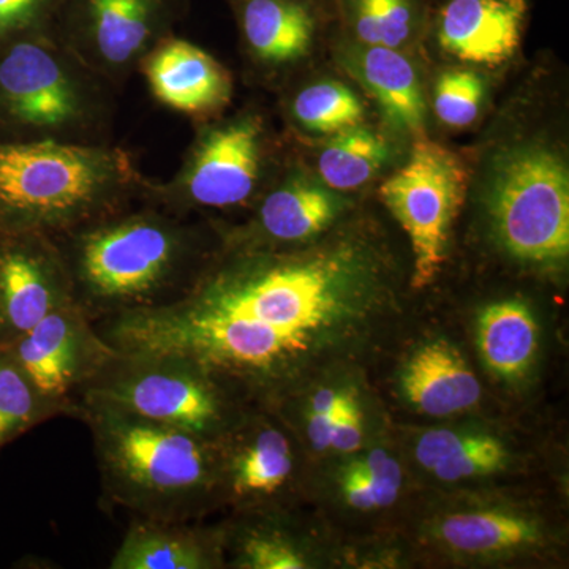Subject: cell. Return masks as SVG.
Returning <instances> with one entry per match:
<instances>
[{
  "label": "cell",
  "instance_id": "6da1fadb",
  "mask_svg": "<svg viewBox=\"0 0 569 569\" xmlns=\"http://www.w3.org/2000/svg\"><path fill=\"white\" fill-rule=\"evenodd\" d=\"M385 272L361 236L307 249L223 241L178 301L93 326L116 350L190 356L269 402L301 378L326 337L373 305Z\"/></svg>",
  "mask_w": 569,
  "mask_h": 569
},
{
  "label": "cell",
  "instance_id": "2e32d148",
  "mask_svg": "<svg viewBox=\"0 0 569 569\" xmlns=\"http://www.w3.org/2000/svg\"><path fill=\"white\" fill-rule=\"evenodd\" d=\"M342 208V198L325 183L291 176L264 194L249 230L223 233V241L254 247L302 244L335 222Z\"/></svg>",
  "mask_w": 569,
  "mask_h": 569
},
{
  "label": "cell",
  "instance_id": "ba28073f",
  "mask_svg": "<svg viewBox=\"0 0 569 569\" xmlns=\"http://www.w3.org/2000/svg\"><path fill=\"white\" fill-rule=\"evenodd\" d=\"M266 142L264 121L257 112L206 121L178 173L168 182H149L144 200L182 216L242 208L263 181Z\"/></svg>",
  "mask_w": 569,
  "mask_h": 569
},
{
  "label": "cell",
  "instance_id": "3957f363",
  "mask_svg": "<svg viewBox=\"0 0 569 569\" xmlns=\"http://www.w3.org/2000/svg\"><path fill=\"white\" fill-rule=\"evenodd\" d=\"M149 182L110 142L0 140V234L69 233L144 200Z\"/></svg>",
  "mask_w": 569,
  "mask_h": 569
},
{
  "label": "cell",
  "instance_id": "e0dca14e",
  "mask_svg": "<svg viewBox=\"0 0 569 569\" xmlns=\"http://www.w3.org/2000/svg\"><path fill=\"white\" fill-rule=\"evenodd\" d=\"M224 533L190 520L134 518L110 569H212L222 567Z\"/></svg>",
  "mask_w": 569,
  "mask_h": 569
},
{
  "label": "cell",
  "instance_id": "8992f818",
  "mask_svg": "<svg viewBox=\"0 0 569 569\" xmlns=\"http://www.w3.org/2000/svg\"><path fill=\"white\" fill-rule=\"evenodd\" d=\"M239 392L244 391L190 356L118 350L77 402L100 400L157 425L219 440L244 417L238 411Z\"/></svg>",
  "mask_w": 569,
  "mask_h": 569
},
{
  "label": "cell",
  "instance_id": "4fadbf2b",
  "mask_svg": "<svg viewBox=\"0 0 569 569\" xmlns=\"http://www.w3.org/2000/svg\"><path fill=\"white\" fill-rule=\"evenodd\" d=\"M296 470L291 438L268 417H242L217 440V500L238 507L268 505L290 485Z\"/></svg>",
  "mask_w": 569,
  "mask_h": 569
},
{
  "label": "cell",
  "instance_id": "484cf974",
  "mask_svg": "<svg viewBox=\"0 0 569 569\" xmlns=\"http://www.w3.org/2000/svg\"><path fill=\"white\" fill-rule=\"evenodd\" d=\"M340 488L351 508L361 511L387 508L399 497L402 468L383 449H373L343 470Z\"/></svg>",
  "mask_w": 569,
  "mask_h": 569
},
{
  "label": "cell",
  "instance_id": "1f68e13d",
  "mask_svg": "<svg viewBox=\"0 0 569 569\" xmlns=\"http://www.w3.org/2000/svg\"><path fill=\"white\" fill-rule=\"evenodd\" d=\"M473 436L475 433L456 432L449 429L429 430L419 438L415 456L419 466L432 471L441 462L455 458L462 451Z\"/></svg>",
  "mask_w": 569,
  "mask_h": 569
},
{
  "label": "cell",
  "instance_id": "f1b7e54d",
  "mask_svg": "<svg viewBox=\"0 0 569 569\" xmlns=\"http://www.w3.org/2000/svg\"><path fill=\"white\" fill-rule=\"evenodd\" d=\"M485 96V78L477 71L448 70L433 89V110L445 126L462 129L477 121Z\"/></svg>",
  "mask_w": 569,
  "mask_h": 569
},
{
  "label": "cell",
  "instance_id": "d6a6232c",
  "mask_svg": "<svg viewBox=\"0 0 569 569\" xmlns=\"http://www.w3.org/2000/svg\"><path fill=\"white\" fill-rule=\"evenodd\" d=\"M362 437H365L362 413L355 397L350 396L346 406L340 410L335 429H332L331 448L343 452V455H350L361 448Z\"/></svg>",
  "mask_w": 569,
  "mask_h": 569
},
{
  "label": "cell",
  "instance_id": "7402d4cb",
  "mask_svg": "<svg viewBox=\"0 0 569 569\" xmlns=\"http://www.w3.org/2000/svg\"><path fill=\"white\" fill-rule=\"evenodd\" d=\"M438 538L455 552L488 557L537 545L541 531L526 516L485 509L447 516L438 526Z\"/></svg>",
  "mask_w": 569,
  "mask_h": 569
},
{
  "label": "cell",
  "instance_id": "d4e9b609",
  "mask_svg": "<svg viewBox=\"0 0 569 569\" xmlns=\"http://www.w3.org/2000/svg\"><path fill=\"white\" fill-rule=\"evenodd\" d=\"M291 114L307 132L335 134L362 123L366 110L346 84L323 81L298 92L291 103Z\"/></svg>",
  "mask_w": 569,
  "mask_h": 569
},
{
  "label": "cell",
  "instance_id": "f546056e",
  "mask_svg": "<svg viewBox=\"0 0 569 569\" xmlns=\"http://www.w3.org/2000/svg\"><path fill=\"white\" fill-rule=\"evenodd\" d=\"M507 463L508 451L500 440L475 433L462 451L433 468L432 473L440 481L458 482L497 473L503 470Z\"/></svg>",
  "mask_w": 569,
  "mask_h": 569
},
{
  "label": "cell",
  "instance_id": "cb8c5ba5",
  "mask_svg": "<svg viewBox=\"0 0 569 569\" xmlns=\"http://www.w3.org/2000/svg\"><path fill=\"white\" fill-rule=\"evenodd\" d=\"M69 411L41 395L9 348L0 347V451L33 427Z\"/></svg>",
  "mask_w": 569,
  "mask_h": 569
},
{
  "label": "cell",
  "instance_id": "5b68a950",
  "mask_svg": "<svg viewBox=\"0 0 569 569\" xmlns=\"http://www.w3.org/2000/svg\"><path fill=\"white\" fill-rule=\"evenodd\" d=\"M116 86L56 39L0 44V140L104 142Z\"/></svg>",
  "mask_w": 569,
  "mask_h": 569
},
{
  "label": "cell",
  "instance_id": "9c48e42d",
  "mask_svg": "<svg viewBox=\"0 0 569 569\" xmlns=\"http://www.w3.org/2000/svg\"><path fill=\"white\" fill-rule=\"evenodd\" d=\"M468 182L467 164L458 153L425 138L415 142L407 162L381 183V201L410 239L415 288L429 287L440 274Z\"/></svg>",
  "mask_w": 569,
  "mask_h": 569
},
{
  "label": "cell",
  "instance_id": "52a82bcc",
  "mask_svg": "<svg viewBox=\"0 0 569 569\" xmlns=\"http://www.w3.org/2000/svg\"><path fill=\"white\" fill-rule=\"evenodd\" d=\"M486 209L498 244L519 263L559 268L569 257V170L542 142H520L490 164Z\"/></svg>",
  "mask_w": 569,
  "mask_h": 569
},
{
  "label": "cell",
  "instance_id": "d6986e66",
  "mask_svg": "<svg viewBox=\"0 0 569 569\" xmlns=\"http://www.w3.org/2000/svg\"><path fill=\"white\" fill-rule=\"evenodd\" d=\"M400 385L408 402L429 417L463 413L481 397L473 370L448 340H432L415 351Z\"/></svg>",
  "mask_w": 569,
  "mask_h": 569
},
{
  "label": "cell",
  "instance_id": "4316f807",
  "mask_svg": "<svg viewBox=\"0 0 569 569\" xmlns=\"http://www.w3.org/2000/svg\"><path fill=\"white\" fill-rule=\"evenodd\" d=\"M359 43L400 50L417 28L413 0H348Z\"/></svg>",
  "mask_w": 569,
  "mask_h": 569
},
{
  "label": "cell",
  "instance_id": "ac0fdd59",
  "mask_svg": "<svg viewBox=\"0 0 569 569\" xmlns=\"http://www.w3.org/2000/svg\"><path fill=\"white\" fill-rule=\"evenodd\" d=\"M347 70L376 99L389 126L417 134L426 121V102L418 71L407 56L392 48L355 44L343 52Z\"/></svg>",
  "mask_w": 569,
  "mask_h": 569
},
{
  "label": "cell",
  "instance_id": "83f0119b",
  "mask_svg": "<svg viewBox=\"0 0 569 569\" xmlns=\"http://www.w3.org/2000/svg\"><path fill=\"white\" fill-rule=\"evenodd\" d=\"M233 565L247 569H305V553L276 527L266 522L252 523L236 535Z\"/></svg>",
  "mask_w": 569,
  "mask_h": 569
},
{
  "label": "cell",
  "instance_id": "ffe728a7",
  "mask_svg": "<svg viewBox=\"0 0 569 569\" xmlns=\"http://www.w3.org/2000/svg\"><path fill=\"white\" fill-rule=\"evenodd\" d=\"M239 22L254 61L282 67L306 58L317 21L302 0H241Z\"/></svg>",
  "mask_w": 569,
  "mask_h": 569
},
{
  "label": "cell",
  "instance_id": "7c38bea8",
  "mask_svg": "<svg viewBox=\"0 0 569 569\" xmlns=\"http://www.w3.org/2000/svg\"><path fill=\"white\" fill-rule=\"evenodd\" d=\"M73 301L69 271L51 236L0 234V347Z\"/></svg>",
  "mask_w": 569,
  "mask_h": 569
},
{
  "label": "cell",
  "instance_id": "9a60e30c",
  "mask_svg": "<svg viewBox=\"0 0 569 569\" xmlns=\"http://www.w3.org/2000/svg\"><path fill=\"white\" fill-rule=\"evenodd\" d=\"M527 0H448L437 20L441 50L477 66H501L518 52Z\"/></svg>",
  "mask_w": 569,
  "mask_h": 569
},
{
  "label": "cell",
  "instance_id": "30bf717a",
  "mask_svg": "<svg viewBox=\"0 0 569 569\" xmlns=\"http://www.w3.org/2000/svg\"><path fill=\"white\" fill-rule=\"evenodd\" d=\"M181 0H67L56 39L89 69L118 86L170 36Z\"/></svg>",
  "mask_w": 569,
  "mask_h": 569
},
{
  "label": "cell",
  "instance_id": "4dcf8cb0",
  "mask_svg": "<svg viewBox=\"0 0 569 569\" xmlns=\"http://www.w3.org/2000/svg\"><path fill=\"white\" fill-rule=\"evenodd\" d=\"M66 2L0 0V44L32 33H52Z\"/></svg>",
  "mask_w": 569,
  "mask_h": 569
},
{
  "label": "cell",
  "instance_id": "5bb4252c",
  "mask_svg": "<svg viewBox=\"0 0 569 569\" xmlns=\"http://www.w3.org/2000/svg\"><path fill=\"white\" fill-rule=\"evenodd\" d=\"M141 71L153 99L197 121H209L230 104L233 74L192 41L164 37L142 59Z\"/></svg>",
  "mask_w": 569,
  "mask_h": 569
},
{
  "label": "cell",
  "instance_id": "44dd1931",
  "mask_svg": "<svg viewBox=\"0 0 569 569\" xmlns=\"http://www.w3.org/2000/svg\"><path fill=\"white\" fill-rule=\"evenodd\" d=\"M538 342L537 320L523 302H493L479 313V353L490 372L503 380H518L529 372Z\"/></svg>",
  "mask_w": 569,
  "mask_h": 569
},
{
  "label": "cell",
  "instance_id": "836d02e7",
  "mask_svg": "<svg viewBox=\"0 0 569 569\" xmlns=\"http://www.w3.org/2000/svg\"><path fill=\"white\" fill-rule=\"evenodd\" d=\"M348 397L350 395L346 392L342 402L332 411H326V413L306 411V433L316 451L320 452L331 449L332 429H335L337 417H339L340 410L346 406Z\"/></svg>",
  "mask_w": 569,
  "mask_h": 569
},
{
  "label": "cell",
  "instance_id": "603a6c76",
  "mask_svg": "<svg viewBox=\"0 0 569 569\" xmlns=\"http://www.w3.org/2000/svg\"><path fill=\"white\" fill-rule=\"evenodd\" d=\"M389 156L391 151L385 138L359 123L332 134L318 156V176L335 192H347L377 176Z\"/></svg>",
  "mask_w": 569,
  "mask_h": 569
},
{
  "label": "cell",
  "instance_id": "7a4b0ae2",
  "mask_svg": "<svg viewBox=\"0 0 569 569\" xmlns=\"http://www.w3.org/2000/svg\"><path fill=\"white\" fill-rule=\"evenodd\" d=\"M52 239L92 323L178 301L223 247L222 231L146 200Z\"/></svg>",
  "mask_w": 569,
  "mask_h": 569
},
{
  "label": "cell",
  "instance_id": "8fae6325",
  "mask_svg": "<svg viewBox=\"0 0 569 569\" xmlns=\"http://www.w3.org/2000/svg\"><path fill=\"white\" fill-rule=\"evenodd\" d=\"M6 348L41 395L61 403L74 418L82 388L118 353L74 301Z\"/></svg>",
  "mask_w": 569,
  "mask_h": 569
},
{
  "label": "cell",
  "instance_id": "277c9868",
  "mask_svg": "<svg viewBox=\"0 0 569 569\" xmlns=\"http://www.w3.org/2000/svg\"><path fill=\"white\" fill-rule=\"evenodd\" d=\"M77 407L91 430L107 503L134 518L193 520L217 501V440L100 400L80 399Z\"/></svg>",
  "mask_w": 569,
  "mask_h": 569
}]
</instances>
